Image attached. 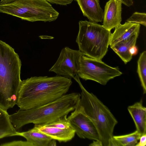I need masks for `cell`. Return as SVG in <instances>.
<instances>
[{"label":"cell","mask_w":146,"mask_h":146,"mask_svg":"<svg viewBox=\"0 0 146 146\" xmlns=\"http://www.w3.org/2000/svg\"><path fill=\"white\" fill-rule=\"evenodd\" d=\"M71 79L61 76H35L22 81L16 105L26 110L53 102L67 94Z\"/></svg>","instance_id":"cell-1"},{"label":"cell","mask_w":146,"mask_h":146,"mask_svg":"<svg viewBox=\"0 0 146 146\" xmlns=\"http://www.w3.org/2000/svg\"><path fill=\"white\" fill-rule=\"evenodd\" d=\"M80 96V94L78 92L67 94L53 102L38 107L26 110L19 109L9 115V118L17 131L30 123L47 124L73 111Z\"/></svg>","instance_id":"cell-2"},{"label":"cell","mask_w":146,"mask_h":146,"mask_svg":"<svg viewBox=\"0 0 146 146\" xmlns=\"http://www.w3.org/2000/svg\"><path fill=\"white\" fill-rule=\"evenodd\" d=\"M21 66L14 49L0 40V107L6 110L16 104Z\"/></svg>","instance_id":"cell-3"},{"label":"cell","mask_w":146,"mask_h":146,"mask_svg":"<svg viewBox=\"0 0 146 146\" xmlns=\"http://www.w3.org/2000/svg\"><path fill=\"white\" fill-rule=\"evenodd\" d=\"M73 79L81 90L80 98L75 108L92 122L98 131L102 146H109L113 138L117 120L108 108L95 95L85 88L78 75Z\"/></svg>","instance_id":"cell-4"},{"label":"cell","mask_w":146,"mask_h":146,"mask_svg":"<svg viewBox=\"0 0 146 146\" xmlns=\"http://www.w3.org/2000/svg\"><path fill=\"white\" fill-rule=\"evenodd\" d=\"M76 39L79 50L87 56L102 60L108 51L111 33L102 25L89 21L79 22Z\"/></svg>","instance_id":"cell-5"},{"label":"cell","mask_w":146,"mask_h":146,"mask_svg":"<svg viewBox=\"0 0 146 146\" xmlns=\"http://www.w3.org/2000/svg\"><path fill=\"white\" fill-rule=\"evenodd\" d=\"M0 12L31 22H51L59 15V12L45 0H16L0 4Z\"/></svg>","instance_id":"cell-6"},{"label":"cell","mask_w":146,"mask_h":146,"mask_svg":"<svg viewBox=\"0 0 146 146\" xmlns=\"http://www.w3.org/2000/svg\"><path fill=\"white\" fill-rule=\"evenodd\" d=\"M122 73L118 67H113L102 61L82 56L78 75L85 80H91L106 85L110 80Z\"/></svg>","instance_id":"cell-7"},{"label":"cell","mask_w":146,"mask_h":146,"mask_svg":"<svg viewBox=\"0 0 146 146\" xmlns=\"http://www.w3.org/2000/svg\"><path fill=\"white\" fill-rule=\"evenodd\" d=\"M85 55L80 50L65 47L61 50L57 61L50 69L57 75L74 78L79 70L81 57Z\"/></svg>","instance_id":"cell-8"},{"label":"cell","mask_w":146,"mask_h":146,"mask_svg":"<svg viewBox=\"0 0 146 146\" xmlns=\"http://www.w3.org/2000/svg\"><path fill=\"white\" fill-rule=\"evenodd\" d=\"M67 119L70 127L80 138L100 141L98 131L92 122L77 109L75 108Z\"/></svg>","instance_id":"cell-9"},{"label":"cell","mask_w":146,"mask_h":146,"mask_svg":"<svg viewBox=\"0 0 146 146\" xmlns=\"http://www.w3.org/2000/svg\"><path fill=\"white\" fill-rule=\"evenodd\" d=\"M122 4L118 0H109L106 3L102 25L106 29L111 31L121 24Z\"/></svg>","instance_id":"cell-10"},{"label":"cell","mask_w":146,"mask_h":146,"mask_svg":"<svg viewBox=\"0 0 146 146\" xmlns=\"http://www.w3.org/2000/svg\"><path fill=\"white\" fill-rule=\"evenodd\" d=\"M83 15L87 18L89 21L97 23L102 22L103 11L101 8L99 0H76Z\"/></svg>","instance_id":"cell-11"},{"label":"cell","mask_w":146,"mask_h":146,"mask_svg":"<svg viewBox=\"0 0 146 146\" xmlns=\"http://www.w3.org/2000/svg\"><path fill=\"white\" fill-rule=\"evenodd\" d=\"M39 131L59 142H66L71 141L75 134V130L71 127L61 129L45 125H35Z\"/></svg>","instance_id":"cell-12"},{"label":"cell","mask_w":146,"mask_h":146,"mask_svg":"<svg viewBox=\"0 0 146 146\" xmlns=\"http://www.w3.org/2000/svg\"><path fill=\"white\" fill-rule=\"evenodd\" d=\"M140 24L126 22L115 28L114 32L111 33L110 45L111 46L122 40L129 38L136 34H139Z\"/></svg>","instance_id":"cell-13"},{"label":"cell","mask_w":146,"mask_h":146,"mask_svg":"<svg viewBox=\"0 0 146 146\" xmlns=\"http://www.w3.org/2000/svg\"><path fill=\"white\" fill-rule=\"evenodd\" d=\"M128 110L133 119L136 130L141 136L146 134V108L143 105V100L129 106Z\"/></svg>","instance_id":"cell-14"},{"label":"cell","mask_w":146,"mask_h":146,"mask_svg":"<svg viewBox=\"0 0 146 146\" xmlns=\"http://www.w3.org/2000/svg\"><path fill=\"white\" fill-rule=\"evenodd\" d=\"M15 136L24 137L31 146H49L50 142L53 139L39 131L35 126L27 131H17Z\"/></svg>","instance_id":"cell-15"},{"label":"cell","mask_w":146,"mask_h":146,"mask_svg":"<svg viewBox=\"0 0 146 146\" xmlns=\"http://www.w3.org/2000/svg\"><path fill=\"white\" fill-rule=\"evenodd\" d=\"M139 35L135 34L127 39L110 46L125 64L129 62L132 58V56L129 52V49L131 46L135 45Z\"/></svg>","instance_id":"cell-16"},{"label":"cell","mask_w":146,"mask_h":146,"mask_svg":"<svg viewBox=\"0 0 146 146\" xmlns=\"http://www.w3.org/2000/svg\"><path fill=\"white\" fill-rule=\"evenodd\" d=\"M17 131L10 121L7 110L0 107V139L15 136Z\"/></svg>","instance_id":"cell-17"},{"label":"cell","mask_w":146,"mask_h":146,"mask_svg":"<svg viewBox=\"0 0 146 146\" xmlns=\"http://www.w3.org/2000/svg\"><path fill=\"white\" fill-rule=\"evenodd\" d=\"M137 73L139 76L143 94L146 93V52L140 54L137 62Z\"/></svg>","instance_id":"cell-18"},{"label":"cell","mask_w":146,"mask_h":146,"mask_svg":"<svg viewBox=\"0 0 146 146\" xmlns=\"http://www.w3.org/2000/svg\"><path fill=\"white\" fill-rule=\"evenodd\" d=\"M141 136L136 130L131 133L125 135L113 136L119 146H135Z\"/></svg>","instance_id":"cell-19"},{"label":"cell","mask_w":146,"mask_h":146,"mask_svg":"<svg viewBox=\"0 0 146 146\" xmlns=\"http://www.w3.org/2000/svg\"><path fill=\"white\" fill-rule=\"evenodd\" d=\"M127 22L138 23L146 26V14L145 13L136 12L126 20Z\"/></svg>","instance_id":"cell-20"},{"label":"cell","mask_w":146,"mask_h":146,"mask_svg":"<svg viewBox=\"0 0 146 146\" xmlns=\"http://www.w3.org/2000/svg\"><path fill=\"white\" fill-rule=\"evenodd\" d=\"M44 125L61 129H67L71 127L70 123L67 119V115L52 122Z\"/></svg>","instance_id":"cell-21"},{"label":"cell","mask_w":146,"mask_h":146,"mask_svg":"<svg viewBox=\"0 0 146 146\" xmlns=\"http://www.w3.org/2000/svg\"><path fill=\"white\" fill-rule=\"evenodd\" d=\"M0 146H31V144L27 141H15L10 142H7L1 144Z\"/></svg>","instance_id":"cell-22"},{"label":"cell","mask_w":146,"mask_h":146,"mask_svg":"<svg viewBox=\"0 0 146 146\" xmlns=\"http://www.w3.org/2000/svg\"><path fill=\"white\" fill-rule=\"evenodd\" d=\"M49 3L62 5L70 4L74 0H45Z\"/></svg>","instance_id":"cell-23"},{"label":"cell","mask_w":146,"mask_h":146,"mask_svg":"<svg viewBox=\"0 0 146 146\" xmlns=\"http://www.w3.org/2000/svg\"><path fill=\"white\" fill-rule=\"evenodd\" d=\"M136 146H145L146 145V134L142 135Z\"/></svg>","instance_id":"cell-24"},{"label":"cell","mask_w":146,"mask_h":146,"mask_svg":"<svg viewBox=\"0 0 146 146\" xmlns=\"http://www.w3.org/2000/svg\"><path fill=\"white\" fill-rule=\"evenodd\" d=\"M129 52L133 56L137 55L138 52L137 47L135 45H133L131 46L129 49Z\"/></svg>","instance_id":"cell-25"},{"label":"cell","mask_w":146,"mask_h":146,"mask_svg":"<svg viewBox=\"0 0 146 146\" xmlns=\"http://www.w3.org/2000/svg\"><path fill=\"white\" fill-rule=\"evenodd\" d=\"M120 1L124 5L129 7L133 5V0H118Z\"/></svg>","instance_id":"cell-26"},{"label":"cell","mask_w":146,"mask_h":146,"mask_svg":"<svg viewBox=\"0 0 146 146\" xmlns=\"http://www.w3.org/2000/svg\"><path fill=\"white\" fill-rule=\"evenodd\" d=\"M90 146H102V143L100 141L93 140V142L89 145Z\"/></svg>","instance_id":"cell-27"},{"label":"cell","mask_w":146,"mask_h":146,"mask_svg":"<svg viewBox=\"0 0 146 146\" xmlns=\"http://www.w3.org/2000/svg\"><path fill=\"white\" fill-rule=\"evenodd\" d=\"M16 0H1L0 4H6L12 2Z\"/></svg>","instance_id":"cell-28"},{"label":"cell","mask_w":146,"mask_h":146,"mask_svg":"<svg viewBox=\"0 0 146 146\" xmlns=\"http://www.w3.org/2000/svg\"><path fill=\"white\" fill-rule=\"evenodd\" d=\"M56 146V142L55 140L52 139L50 142L49 146Z\"/></svg>","instance_id":"cell-29"}]
</instances>
